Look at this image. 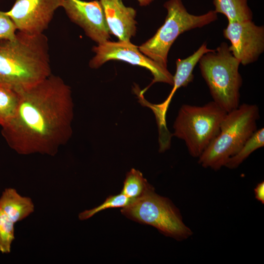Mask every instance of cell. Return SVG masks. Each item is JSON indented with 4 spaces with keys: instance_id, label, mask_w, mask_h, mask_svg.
Returning <instances> with one entry per match:
<instances>
[{
    "instance_id": "6da1fadb",
    "label": "cell",
    "mask_w": 264,
    "mask_h": 264,
    "mask_svg": "<svg viewBox=\"0 0 264 264\" xmlns=\"http://www.w3.org/2000/svg\"><path fill=\"white\" fill-rule=\"evenodd\" d=\"M13 118L1 127V134L17 154L54 156L72 134L74 104L70 87L50 74L18 92Z\"/></svg>"
},
{
    "instance_id": "7a4b0ae2",
    "label": "cell",
    "mask_w": 264,
    "mask_h": 264,
    "mask_svg": "<svg viewBox=\"0 0 264 264\" xmlns=\"http://www.w3.org/2000/svg\"><path fill=\"white\" fill-rule=\"evenodd\" d=\"M50 74L49 44L43 33L18 31L13 40H0V86L19 92Z\"/></svg>"
},
{
    "instance_id": "3957f363",
    "label": "cell",
    "mask_w": 264,
    "mask_h": 264,
    "mask_svg": "<svg viewBox=\"0 0 264 264\" xmlns=\"http://www.w3.org/2000/svg\"><path fill=\"white\" fill-rule=\"evenodd\" d=\"M259 116V109L255 104H242L227 112L218 134L198 157V163L215 171L225 167L257 130Z\"/></svg>"
},
{
    "instance_id": "277c9868",
    "label": "cell",
    "mask_w": 264,
    "mask_h": 264,
    "mask_svg": "<svg viewBox=\"0 0 264 264\" xmlns=\"http://www.w3.org/2000/svg\"><path fill=\"white\" fill-rule=\"evenodd\" d=\"M198 63L213 101L227 112L237 108L242 84L241 64L228 44L221 43L213 51L203 55Z\"/></svg>"
},
{
    "instance_id": "5b68a950",
    "label": "cell",
    "mask_w": 264,
    "mask_h": 264,
    "mask_svg": "<svg viewBox=\"0 0 264 264\" xmlns=\"http://www.w3.org/2000/svg\"><path fill=\"white\" fill-rule=\"evenodd\" d=\"M226 113L213 101L201 106L184 104L174 122L172 135L184 141L191 156L198 158L218 134Z\"/></svg>"
},
{
    "instance_id": "8992f818",
    "label": "cell",
    "mask_w": 264,
    "mask_h": 264,
    "mask_svg": "<svg viewBox=\"0 0 264 264\" xmlns=\"http://www.w3.org/2000/svg\"><path fill=\"white\" fill-rule=\"evenodd\" d=\"M163 6L167 11L164 23L151 38L138 46V49L155 62L167 68L168 53L177 38L186 31L202 27L216 21L218 16L214 10L200 15L191 14L182 0H168Z\"/></svg>"
},
{
    "instance_id": "52a82bcc",
    "label": "cell",
    "mask_w": 264,
    "mask_h": 264,
    "mask_svg": "<svg viewBox=\"0 0 264 264\" xmlns=\"http://www.w3.org/2000/svg\"><path fill=\"white\" fill-rule=\"evenodd\" d=\"M121 211L129 219L152 225L163 235L178 241L186 240L193 235L183 222L179 210L169 199L157 194L154 188Z\"/></svg>"
},
{
    "instance_id": "ba28073f",
    "label": "cell",
    "mask_w": 264,
    "mask_h": 264,
    "mask_svg": "<svg viewBox=\"0 0 264 264\" xmlns=\"http://www.w3.org/2000/svg\"><path fill=\"white\" fill-rule=\"evenodd\" d=\"M92 51L95 55L89 62V66L91 68H98L107 61L112 60L126 62L148 69L154 78L147 87L140 90V93L142 94L155 83L162 82L170 85L173 84V75L167 68L162 66L142 53L138 46L130 41H119L114 42L107 41L93 46Z\"/></svg>"
},
{
    "instance_id": "9c48e42d",
    "label": "cell",
    "mask_w": 264,
    "mask_h": 264,
    "mask_svg": "<svg viewBox=\"0 0 264 264\" xmlns=\"http://www.w3.org/2000/svg\"><path fill=\"white\" fill-rule=\"evenodd\" d=\"M223 35L230 42L233 55L243 66L256 62L264 51V26L252 20L228 22Z\"/></svg>"
},
{
    "instance_id": "30bf717a",
    "label": "cell",
    "mask_w": 264,
    "mask_h": 264,
    "mask_svg": "<svg viewBox=\"0 0 264 264\" xmlns=\"http://www.w3.org/2000/svg\"><path fill=\"white\" fill-rule=\"evenodd\" d=\"M61 7V0H16L5 12L18 31L30 35L43 33Z\"/></svg>"
},
{
    "instance_id": "8fae6325",
    "label": "cell",
    "mask_w": 264,
    "mask_h": 264,
    "mask_svg": "<svg viewBox=\"0 0 264 264\" xmlns=\"http://www.w3.org/2000/svg\"><path fill=\"white\" fill-rule=\"evenodd\" d=\"M61 7L71 21L97 44L109 41L110 33L100 1L61 0Z\"/></svg>"
},
{
    "instance_id": "7c38bea8",
    "label": "cell",
    "mask_w": 264,
    "mask_h": 264,
    "mask_svg": "<svg viewBox=\"0 0 264 264\" xmlns=\"http://www.w3.org/2000/svg\"><path fill=\"white\" fill-rule=\"evenodd\" d=\"M203 44L193 54L184 59L176 61V71L173 76V88L165 100L158 104H154L147 101L144 97L139 99L143 106L148 107L154 112L157 124L159 134H165L169 131L166 126V115L171 100L177 89L187 86L194 79L193 72L199 59L204 54L213 51Z\"/></svg>"
},
{
    "instance_id": "4fadbf2b",
    "label": "cell",
    "mask_w": 264,
    "mask_h": 264,
    "mask_svg": "<svg viewBox=\"0 0 264 264\" xmlns=\"http://www.w3.org/2000/svg\"><path fill=\"white\" fill-rule=\"evenodd\" d=\"M110 34L119 41L130 42L136 31V12L122 0H100Z\"/></svg>"
},
{
    "instance_id": "5bb4252c",
    "label": "cell",
    "mask_w": 264,
    "mask_h": 264,
    "mask_svg": "<svg viewBox=\"0 0 264 264\" xmlns=\"http://www.w3.org/2000/svg\"><path fill=\"white\" fill-rule=\"evenodd\" d=\"M0 209L15 223L34 211L32 199L20 195L16 189L5 188L0 198Z\"/></svg>"
},
{
    "instance_id": "9a60e30c",
    "label": "cell",
    "mask_w": 264,
    "mask_h": 264,
    "mask_svg": "<svg viewBox=\"0 0 264 264\" xmlns=\"http://www.w3.org/2000/svg\"><path fill=\"white\" fill-rule=\"evenodd\" d=\"M214 11L224 15L228 22L252 20L253 13L247 0H213Z\"/></svg>"
},
{
    "instance_id": "2e32d148",
    "label": "cell",
    "mask_w": 264,
    "mask_h": 264,
    "mask_svg": "<svg viewBox=\"0 0 264 264\" xmlns=\"http://www.w3.org/2000/svg\"><path fill=\"white\" fill-rule=\"evenodd\" d=\"M264 146V129L257 130L246 141L239 151L227 162L225 165L230 169L238 168L255 151Z\"/></svg>"
},
{
    "instance_id": "e0dca14e",
    "label": "cell",
    "mask_w": 264,
    "mask_h": 264,
    "mask_svg": "<svg viewBox=\"0 0 264 264\" xmlns=\"http://www.w3.org/2000/svg\"><path fill=\"white\" fill-rule=\"evenodd\" d=\"M153 188L140 171L132 168L126 175L121 193L135 200Z\"/></svg>"
},
{
    "instance_id": "ac0fdd59",
    "label": "cell",
    "mask_w": 264,
    "mask_h": 264,
    "mask_svg": "<svg viewBox=\"0 0 264 264\" xmlns=\"http://www.w3.org/2000/svg\"><path fill=\"white\" fill-rule=\"evenodd\" d=\"M19 101V93L0 86V126L8 124L14 117Z\"/></svg>"
},
{
    "instance_id": "d6986e66",
    "label": "cell",
    "mask_w": 264,
    "mask_h": 264,
    "mask_svg": "<svg viewBox=\"0 0 264 264\" xmlns=\"http://www.w3.org/2000/svg\"><path fill=\"white\" fill-rule=\"evenodd\" d=\"M134 200V199L127 197L121 193L116 195L110 196L98 206L81 212L79 215V218L81 220H85L90 218L95 214L107 209L124 208L130 204Z\"/></svg>"
},
{
    "instance_id": "ffe728a7",
    "label": "cell",
    "mask_w": 264,
    "mask_h": 264,
    "mask_svg": "<svg viewBox=\"0 0 264 264\" xmlns=\"http://www.w3.org/2000/svg\"><path fill=\"white\" fill-rule=\"evenodd\" d=\"M15 223L0 209V251L8 254L15 239Z\"/></svg>"
},
{
    "instance_id": "44dd1931",
    "label": "cell",
    "mask_w": 264,
    "mask_h": 264,
    "mask_svg": "<svg viewBox=\"0 0 264 264\" xmlns=\"http://www.w3.org/2000/svg\"><path fill=\"white\" fill-rule=\"evenodd\" d=\"M17 28L5 12L0 10V40H13L16 36Z\"/></svg>"
},
{
    "instance_id": "7402d4cb",
    "label": "cell",
    "mask_w": 264,
    "mask_h": 264,
    "mask_svg": "<svg viewBox=\"0 0 264 264\" xmlns=\"http://www.w3.org/2000/svg\"><path fill=\"white\" fill-rule=\"evenodd\" d=\"M255 198L262 204L264 203V182L258 183L254 189Z\"/></svg>"
},
{
    "instance_id": "603a6c76",
    "label": "cell",
    "mask_w": 264,
    "mask_h": 264,
    "mask_svg": "<svg viewBox=\"0 0 264 264\" xmlns=\"http://www.w3.org/2000/svg\"><path fill=\"white\" fill-rule=\"evenodd\" d=\"M140 6H146L149 5L154 0H137Z\"/></svg>"
}]
</instances>
